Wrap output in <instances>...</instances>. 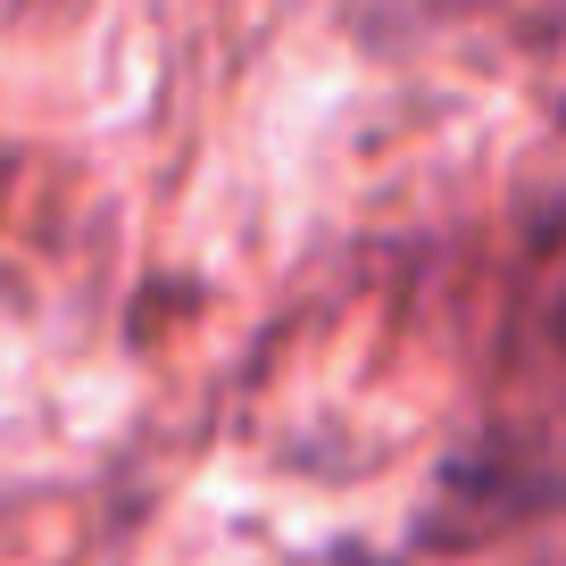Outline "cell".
Wrapping results in <instances>:
<instances>
[{
  "label": "cell",
  "mask_w": 566,
  "mask_h": 566,
  "mask_svg": "<svg viewBox=\"0 0 566 566\" xmlns=\"http://www.w3.org/2000/svg\"><path fill=\"white\" fill-rule=\"evenodd\" d=\"M475 367L483 417L417 516L424 549H483L566 509V184L475 250Z\"/></svg>",
  "instance_id": "obj_1"
}]
</instances>
